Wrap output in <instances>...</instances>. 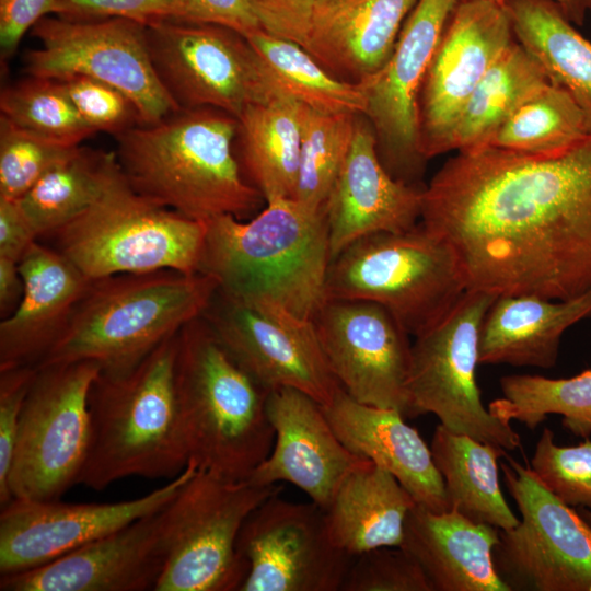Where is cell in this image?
I'll use <instances>...</instances> for the list:
<instances>
[{
  "instance_id": "6da1fadb",
  "label": "cell",
  "mask_w": 591,
  "mask_h": 591,
  "mask_svg": "<svg viewBox=\"0 0 591 591\" xmlns=\"http://www.w3.org/2000/svg\"><path fill=\"white\" fill-rule=\"evenodd\" d=\"M420 223L467 289L569 300L591 290V132L544 151H459L422 192Z\"/></svg>"
},
{
  "instance_id": "7a4b0ae2",
  "label": "cell",
  "mask_w": 591,
  "mask_h": 591,
  "mask_svg": "<svg viewBox=\"0 0 591 591\" xmlns=\"http://www.w3.org/2000/svg\"><path fill=\"white\" fill-rule=\"evenodd\" d=\"M237 118L221 109H178L116 136L118 164L131 187L187 218L241 220L265 199L244 178L234 153Z\"/></svg>"
},
{
  "instance_id": "3957f363",
  "label": "cell",
  "mask_w": 591,
  "mask_h": 591,
  "mask_svg": "<svg viewBox=\"0 0 591 591\" xmlns=\"http://www.w3.org/2000/svg\"><path fill=\"white\" fill-rule=\"evenodd\" d=\"M206 223L199 273L229 297L269 299L313 321L332 260L325 210L283 198L246 220L225 215Z\"/></svg>"
},
{
  "instance_id": "277c9868",
  "label": "cell",
  "mask_w": 591,
  "mask_h": 591,
  "mask_svg": "<svg viewBox=\"0 0 591 591\" xmlns=\"http://www.w3.org/2000/svg\"><path fill=\"white\" fill-rule=\"evenodd\" d=\"M218 288L210 275L173 269L91 279L37 367L91 360L101 372L125 373L201 316Z\"/></svg>"
},
{
  "instance_id": "5b68a950",
  "label": "cell",
  "mask_w": 591,
  "mask_h": 591,
  "mask_svg": "<svg viewBox=\"0 0 591 591\" xmlns=\"http://www.w3.org/2000/svg\"><path fill=\"white\" fill-rule=\"evenodd\" d=\"M177 334L131 370L100 372L94 380L90 445L78 484L100 491L130 476L173 478L187 466L175 383Z\"/></svg>"
},
{
  "instance_id": "8992f818",
  "label": "cell",
  "mask_w": 591,
  "mask_h": 591,
  "mask_svg": "<svg viewBox=\"0 0 591 591\" xmlns=\"http://www.w3.org/2000/svg\"><path fill=\"white\" fill-rule=\"evenodd\" d=\"M175 383L188 463L246 479L274 445L269 391L236 362L202 316L177 334Z\"/></svg>"
},
{
  "instance_id": "52a82bcc",
  "label": "cell",
  "mask_w": 591,
  "mask_h": 591,
  "mask_svg": "<svg viewBox=\"0 0 591 591\" xmlns=\"http://www.w3.org/2000/svg\"><path fill=\"white\" fill-rule=\"evenodd\" d=\"M205 221L187 218L137 193L112 152L96 199L48 234L54 248L90 279L173 269L199 273Z\"/></svg>"
},
{
  "instance_id": "ba28073f",
  "label": "cell",
  "mask_w": 591,
  "mask_h": 591,
  "mask_svg": "<svg viewBox=\"0 0 591 591\" xmlns=\"http://www.w3.org/2000/svg\"><path fill=\"white\" fill-rule=\"evenodd\" d=\"M467 285L454 248L420 222L402 232L366 235L328 267L327 300H363L385 308L409 335L438 323Z\"/></svg>"
},
{
  "instance_id": "9c48e42d",
  "label": "cell",
  "mask_w": 591,
  "mask_h": 591,
  "mask_svg": "<svg viewBox=\"0 0 591 591\" xmlns=\"http://www.w3.org/2000/svg\"><path fill=\"white\" fill-rule=\"evenodd\" d=\"M281 489L197 470L162 509L165 563L154 591H240L248 571L236 546L242 525Z\"/></svg>"
},
{
  "instance_id": "30bf717a",
  "label": "cell",
  "mask_w": 591,
  "mask_h": 591,
  "mask_svg": "<svg viewBox=\"0 0 591 591\" xmlns=\"http://www.w3.org/2000/svg\"><path fill=\"white\" fill-rule=\"evenodd\" d=\"M95 361L37 367L22 408L9 474L12 499L58 500L78 484L91 437Z\"/></svg>"
},
{
  "instance_id": "8fae6325",
  "label": "cell",
  "mask_w": 591,
  "mask_h": 591,
  "mask_svg": "<svg viewBox=\"0 0 591 591\" xmlns=\"http://www.w3.org/2000/svg\"><path fill=\"white\" fill-rule=\"evenodd\" d=\"M497 297L466 289L438 323L415 337L407 392L414 417L433 414L455 433L513 451L520 434L484 406L476 381L480 328Z\"/></svg>"
},
{
  "instance_id": "7c38bea8",
  "label": "cell",
  "mask_w": 591,
  "mask_h": 591,
  "mask_svg": "<svg viewBox=\"0 0 591 591\" xmlns=\"http://www.w3.org/2000/svg\"><path fill=\"white\" fill-rule=\"evenodd\" d=\"M147 39L158 79L178 109L212 107L237 117L278 94L256 50L232 28L170 18L148 25Z\"/></svg>"
},
{
  "instance_id": "4fadbf2b",
  "label": "cell",
  "mask_w": 591,
  "mask_h": 591,
  "mask_svg": "<svg viewBox=\"0 0 591 591\" xmlns=\"http://www.w3.org/2000/svg\"><path fill=\"white\" fill-rule=\"evenodd\" d=\"M31 34L38 46L24 54L27 76H85L107 83L132 101L141 124L155 123L178 111L152 66L146 25L119 18L72 20L47 15Z\"/></svg>"
},
{
  "instance_id": "5bb4252c",
  "label": "cell",
  "mask_w": 591,
  "mask_h": 591,
  "mask_svg": "<svg viewBox=\"0 0 591 591\" xmlns=\"http://www.w3.org/2000/svg\"><path fill=\"white\" fill-rule=\"evenodd\" d=\"M503 480L521 514L499 530L494 561L512 590L591 591V525L535 476L508 457Z\"/></svg>"
},
{
  "instance_id": "9a60e30c",
  "label": "cell",
  "mask_w": 591,
  "mask_h": 591,
  "mask_svg": "<svg viewBox=\"0 0 591 591\" xmlns=\"http://www.w3.org/2000/svg\"><path fill=\"white\" fill-rule=\"evenodd\" d=\"M201 316L228 352L266 390L296 389L326 405L340 386L312 320L269 299L243 301L219 289Z\"/></svg>"
},
{
  "instance_id": "2e32d148",
  "label": "cell",
  "mask_w": 591,
  "mask_h": 591,
  "mask_svg": "<svg viewBox=\"0 0 591 591\" xmlns=\"http://www.w3.org/2000/svg\"><path fill=\"white\" fill-rule=\"evenodd\" d=\"M460 0H418L386 62L362 80L363 116L376 138L379 157L396 179L425 186L427 161L419 151L418 99L436 47Z\"/></svg>"
},
{
  "instance_id": "e0dca14e",
  "label": "cell",
  "mask_w": 591,
  "mask_h": 591,
  "mask_svg": "<svg viewBox=\"0 0 591 591\" xmlns=\"http://www.w3.org/2000/svg\"><path fill=\"white\" fill-rule=\"evenodd\" d=\"M236 546L248 568L240 591H340L355 557L335 544L320 506L279 493L247 517Z\"/></svg>"
},
{
  "instance_id": "ac0fdd59",
  "label": "cell",
  "mask_w": 591,
  "mask_h": 591,
  "mask_svg": "<svg viewBox=\"0 0 591 591\" xmlns=\"http://www.w3.org/2000/svg\"><path fill=\"white\" fill-rule=\"evenodd\" d=\"M513 40L505 2L459 1L418 99V142L426 161L450 152L451 135L465 103Z\"/></svg>"
},
{
  "instance_id": "d6986e66",
  "label": "cell",
  "mask_w": 591,
  "mask_h": 591,
  "mask_svg": "<svg viewBox=\"0 0 591 591\" xmlns=\"http://www.w3.org/2000/svg\"><path fill=\"white\" fill-rule=\"evenodd\" d=\"M313 322L333 375L352 398L414 417L407 392L409 335L385 308L327 300Z\"/></svg>"
},
{
  "instance_id": "ffe728a7",
  "label": "cell",
  "mask_w": 591,
  "mask_h": 591,
  "mask_svg": "<svg viewBox=\"0 0 591 591\" xmlns=\"http://www.w3.org/2000/svg\"><path fill=\"white\" fill-rule=\"evenodd\" d=\"M187 466L162 487L136 499L111 503H66L12 499L0 513V573L50 563L163 509L197 472Z\"/></svg>"
},
{
  "instance_id": "44dd1931",
  "label": "cell",
  "mask_w": 591,
  "mask_h": 591,
  "mask_svg": "<svg viewBox=\"0 0 591 591\" xmlns=\"http://www.w3.org/2000/svg\"><path fill=\"white\" fill-rule=\"evenodd\" d=\"M267 415L275 431L274 445L246 480L290 483L325 510L340 482L363 457L339 440L322 404L299 390H270Z\"/></svg>"
},
{
  "instance_id": "7402d4cb",
  "label": "cell",
  "mask_w": 591,
  "mask_h": 591,
  "mask_svg": "<svg viewBox=\"0 0 591 591\" xmlns=\"http://www.w3.org/2000/svg\"><path fill=\"white\" fill-rule=\"evenodd\" d=\"M162 509L31 570L1 576V591H148L164 568Z\"/></svg>"
},
{
  "instance_id": "603a6c76",
  "label": "cell",
  "mask_w": 591,
  "mask_h": 591,
  "mask_svg": "<svg viewBox=\"0 0 591 591\" xmlns=\"http://www.w3.org/2000/svg\"><path fill=\"white\" fill-rule=\"evenodd\" d=\"M424 188L387 172L371 124L358 115L348 155L325 204L332 259L366 235L415 228L420 222Z\"/></svg>"
},
{
  "instance_id": "cb8c5ba5",
  "label": "cell",
  "mask_w": 591,
  "mask_h": 591,
  "mask_svg": "<svg viewBox=\"0 0 591 591\" xmlns=\"http://www.w3.org/2000/svg\"><path fill=\"white\" fill-rule=\"evenodd\" d=\"M322 406L349 451L393 474L418 505L436 512L449 510L430 447L399 412L360 403L341 386Z\"/></svg>"
},
{
  "instance_id": "d4e9b609",
  "label": "cell",
  "mask_w": 591,
  "mask_h": 591,
  "mask_svg": "<svg viewBox=\"0 0 591 591\" xmlns=\"http://www.w3.org/2000/svg\"><path fill=\"white\" fill-rule=\"evenodd\" d=\"M18 264L24 291L18 308L0 323V370L37 367L91 280L59 251L38 241Z\"/></svg>"
},
{
  "instance_id": "484cf974",
  "label": "cell",
  "mask_w": 591,
  "mask_h": 591,
  "mask_svg": "<svg viewBox=\"0 0 591 591\" xmlns=\"http://www.w3.org/2000/svg\"><path fill=\"white\" fill-rule=\"evenodd\" d=\"M418 0H316L302 47L340 80L359 83L391 56Z\"/></svg>"
},
{
  "instance_id": "4316f807",
  "label": "cell",
  "mask_w": 591,
  "mask_h": 591,
  "mask_svg": "<svg viewBox=\"0 0 591 591\" xmlns=\"http://www.w3.org/2000/svg\"><path fill=\"white\" fill-rule=\"evenodd\" d=\"M498 542L497 528L416 503L406 517L401 547L420 564L434 591H511L495 566Z\"/></svg>"
},
{
  "instance_id": "83f0119b",
  "label": "cell",
  "mask_w": 591,
  "mask_h": 591,
  "mask_svg": "<svg viewBox=\"0 0 591 591\" xmlns=\"http://www.w3.org/2000/svg\"><path fill=\"white\" fill-rule=\"evenodd\" d=\"M591 317V290L569 300L498 296L479 334V364L553 368L564 333Z\"/></svg>"
},
{
  "instance_id": "f1b7e54d",
  "label": "cell",
  "mask_w": 591,
  "mask_h": 591,
  "mask_svg": "<svg viewBox=\"0 0 591 591\" xmlns=\"http://www.w3.org/2000/svg\"><path fill=\"white\" fill-rule=\"evenodd\" d=\"M416 503L393 474L363 459L340 482L324 512L335 544L356 556L401 546L406 517Z\"/></svg>"
},
{
  "instance_id": "f546056e",
  "label": "cell",
  "mask_w": 591,
  "mask_h": 591,
  "mask_svg": "<svg viewBox=\"0 0 591 591\" xmlns=\"http://www.w3.org/2000/svg\"><path fill=\"white\" fill-rule=\"evenodd\" d=\"M302 104L277 94L236 117L234 153L246 182L265 202L293 198L300 161Z\"/></svg>"
},
{
  "instance_id": "4dcf8cb0",
  "label": "cell",
  "mask_w": 591,
  "mask_h": 591,
  "mask_svg": "<svg viewBox=\"0 0 591 591\" xmlns=\"http://www.w3.org/2000/svg\"><path fill=\"white\" fill-rule=\"evenodd\" d=\"M430 450L443 479L449 510L498 530L519 524L499 482L498 459L507 456L506 450L455 433L441 424L434 429Z\"/></svg>"
},
{
  "instance_id": "1f68e13d",
  "label": "cell",
  "mask_w": 591,
  "mask_h": 591,
  "mask_svg": "<svg viewBox=\"0 0 591 591\" xmlns=\"http://www.w3.org/2000/svg\"><path fill=\"white\" fill-rule=\"evenodd\" d=\"M513 35L549 81L570 94L591 127V42L553 0H506Z\"/></svg>"
},
{
  "instance_id": "d6a6232c",
  "label": "cell",
  "mask_w": 591,
  "mask_h": 591,
  "mask_svg": "<svg viewBox=\"0 0 591 591\" xmlns=\"http://www.w3.org/2000/svg\"><path fill=\"white\" fill-rule=\"evenodd\" d=\"M548 82L540 62L514 38L465 103L451 135L450 151L485 146L512 112Z\"/></svg>"
},
{
  "instance_id": "836d02e7",
  "label": "cell",
  "mask_w": 591,
  "mask_h": 591,
  "mask_svg": "<svg viewBox=\"0 0 591 591\" xmlns=\"http://www.w3.org/2000/svg\"><path fill=\"white\" fill-rule=\"evenodd\" d=\"M260 57L277 93L318 112L363 115L360 83L332 74L301 45L263 30L245 35Z\"/></svg>"
},
{
  "instance_id": "e575fe53",
  "label": "cell",
  "mask_w": 591,
  "mask_h": 591,
  "mask_svg": "<svg viewBox=\"0 0 591 591\" xmlns=\"http://www.w3.org/2000/svg\"><path fill=\"white\" fill-rule=\"evenodd\" d=\"M111 154L79 146L16 199L38 239L91 206L102 189Z\"/></svg>"
},
{
  "instance_id": "d590c367",
  "label": "cell",
  "mask_w": 591,
  "mask_h": 591,
  "mask_svg": "<svg viewBox=\"0 0 591 591\" xmlns=\"http://www.w3.org/2000/svg\"><path fill=\"white\" fill-rule=\"evenodd\" d=\"M502 397L488 405L505 421L517 420L534 430L548 415L563 416V426L579 438H591V370L567 379L534 374L505 375Z\"/></svg>"
},
{
  "instance_id": "8d00e7d4",
  "label": "cell",
  "mask_w": 591,
  "mask_h": 591,
  "mask_svg": "<svg viewBox=\"0 0 591 591\" xmlns=\"http://www.w3.org/2000/svg\"><path fill=\"white\" fill-rule=\"evenodd\" d=\"M591 132L586 114L560 86L548 82L526 97L485 146L513 151L554 149Z\"/></svg>"
},
{
  "instance_id": "74e56055",
  "label": "cell",
  "mask_w": 591,
  "mask_h": 591,
  "mask_svg": "<svg viewBox=\"0 0 591 591\" xmlns=\"http://www.w3.org/2000/svg\"><path fill=\"white\" fill-rule=\"evenodd\" d=\"M358 115L324 113L302 104L300 161L293 199L312 210H325L348 155Z\"/></svg>"
},
{
  "instance_id": "f35d334b",
  "label": "cell",
  "mask_w": 591,
  "mask_h": 591,
  "mask_svg": "<svg viewBox=\"0 0 591 591\" xmlns=\"http://www.w3.org/2000/svg\"><path fill=\"white\" fill-rule=\"evenodd\" d=\"M0 113L24 129L73 146L96 134L57 79L27 76L7 85L0 94Z\"/></svg>"
},
{
  "instance_id": "ab89813d",
  "label": "cell",
  "mask_w": 591,
  "mask_h": 591,
  "mask_svg": "<svg viewBox=\"0 0 591 591\" xmlns=\"http://www.w3.org/2000/svg\"><path fill=\"white\" fill-rule=\"evenodd\" d=\"M77 147L30 131L0 116V198H21Z\"/></svg>"
},
{
  "instance_id": "60d3db41",
  "label": "cell",
  "mask_w": 591,
  "mask_h": 591,
  "mask_svg": "<svg viewBox=\"0 0 591 591\" xmlns=\"http://www.w3.org/2000/svg\"><path fill=\"white\" fill-rule=\"evenodd\" d=\"M530 468L542 484L570 507L591 511V439L576 445H558L544 428Z\"/></svg>"
},
{
  "instance_id": "b9f144b4",
  "label": "cell",
  "mask_w": 591,
  "mask_h": 591,
  "mask_svg": "<svg viewBox=\"0 0 591 591\" xmlns=\"http://www.w3.org/2000/svg\"><path fill=\"white\" fill-rule=\"evenodd\" d=\"M340 591H434L416 558L401 546H382L354 557Z\"/></svg>"
},
{
  "instance_id": "7bdbcfd3",
  "label": "cell",
  "mask_w": 591,
  "mask_h": 591,
  "mask_svg": "<svg viewBox=\"0 0 591 591\" xmlns=\"http://www.w3.org/2000/svg\"><path fill=\"white\" fill-rule=\"evenodd\" d=\"M82 120L95 132L120 135L141 124L137 107L118 89L85 76L57 79Z\"/></svg>"
},
{
  "instance_id": "ee69618b",
  "label": "cell",
  "mask_w": 591,
  "mask_h": 591,
  "mask_svg": "<svg viewBox=\"0 0 591 591\" xmlns=\"http://www.w3.org/2000/svg\"><path fill=\"white\" fill-rule=\"evenodd\" d=\"M37 371L35 366L0 370V505L12 500L9 490L11 470L22 408Z\"/></svg>"
},
{
  "instance_id": "f6af8a7d",
  "label": "cell",
  "mask_w": 591,
  "mask_h": 591,
  "mask_svg": "<svg viewBox=\"0 0 591 591\" xmlns=\"http://www.w3.org/2000/svg\"><path fill=\"white\" fill-rule=\"evenodd\" d=\"M176 13L177 0H56L53 14L72 20L119 18L148 26Z\"/></svg>"
},
{
  "instance_id": "bcb514c9",
  "label": "cell",
  "mask_w": 591,
  "mask_h": 591,
  "mask_svg": "<svg viewBox=\"0 0 591 591\" xmlns=\"http://www.w3.org/2000/svg\"><path fill=\"white\" fill-rule=\"evenodd\" d=\"M263 31L303 45L316 0H248Z\"/></svg>"
},
{
  "instance_id": "7dc6e473",
  "label": "cell",
  "mask_w": 591,
  "mask_h": 591,
  "mask_svg": "<svg viewBox=\"0 0 591 591\" xmlns=\"http://www.w3.org/2000/svg\"><path fill=\"white\" fill-rule=\"evenodd\" d=\"M174 19L219 24L244 36L262 30L248 0H177Z\"/></svg>"
},
{
  "instance_id": "c3c4849f",
  "label": "cell",
  "mask_w": 591,
  "mask_h": 591,
  "mask_svg": "<svg viewBox=\"0 0 591 591\" xmlns=\"http://www.w3.org/2000/svg\"><path fill=\"white\" fill-rule=\"evenodd\" d=\"M56 0H0V48L10 58L23 36L43 18L54 13Z\"/></svg>"
},
{
  "instance_id": "681fc988",
  "label": "cell",
  "mask_w": 591,
  "mask_h": 591,
  "mask_svg": "<svg viewBox=\"0 0 591 591\" xmlns=\"http://www.w3.org/2000/svg\"><path fill=\"white\" fill-rule=\"evenodd\" d=\"M38 236L16 200L0 198V257L16 263Z\"/></svg>"
},
{
  "instance_id": "f907efd6",
  "label": "cell",
  "mask_w": 591,
  "mask_h": 591,
  "mask_svg": "<svg viewBox=\"0 0 591 591\" xmlns=\"http://www.w3.org/2000/svg\"><path fill=\"white\" fill-rule=\"evenodd\" d=\"M24 291V282L14 260L0 257V315L9 316L19 305Z\"/></svg>"
},
{
  "instance_id": "816d5d0a",
  "label": "cell",
  "mask_w": 591,
  "mask_h": 591,
  "mask_svg": "<svg viewBox=\"0 0 591 591\" xmlns=\"http://www.w3.org/2000/svg\"><path fill=\"white\" fill-rule=\"evenodd\" d=\"M505 2L506 0H495ZM564 11L566 16L578 24H582L587 11H591V0H553Z\"/></svg>"
},
{
  "instance_id": "f5cc1de1",
  "label": "cell",
  "mask_w": 591,
  "mask_h": 591,
  "mask_svg": "<svg viewBox=\"0 0 591 591\" xmlns=\"http://www.w3.org/2000/svg\"><path fill=\"white\" fill-rule=\"evenodd\" d=\"M584 520L591 525V511L584 508H576Z\"/></svg>"
}]
</instances>
